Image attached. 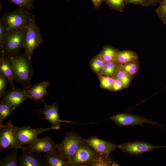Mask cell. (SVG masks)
<instances>
[{
	"label": "cell",
	"instance_id": "7402d4cb",
	"mask_svg": "<svg viewBox=\"0 0 166 166\" xmlns=\"http://www.w3.org/2000/svg\"><path fill=\"white\" fill-rule=\"evenodd\" d=\"M15 109L7 104L0 102V127L3 125V122L14 112Z\"/></svg>",
	"mask_w": 166,
	"mask_h": 166
},
{
	"label": "cell",
	"instance_id": "7a4b0ae2",
	"mask_svg": "<svg viewBox=\"0 0 166 166\" xmlns=\"http://www.w3.org/2000/svg\"><path fill=\"white\" fill-rule=\"evenodd\" d=\"M27 28L16 29L6 31L3 43L0 47V53L7 56L20 52L24 48Z\"/></svg>",
	"mask_w": 166,
	"mask_h": 166
},
{
	"label": "cell",
	"instance_id": "6da1fadb",
	"mask_svg": "<svg viewBox=\"0 0 166 166\" xmlns=\"http://www.w3.org/2000/svg\"><path fill=\"white\" fill-rule=\"evenodd\" d=\"M6 56L12 69L14 80L22 85L24 89L30 87L33 74L31 60L27 57L25 53L19 52Z\"/></svg>",
	"mask_w": 166,
	"mask_h": 166
},
{
	"label": "cell",
	"instance_id": "d590c367",
	"mask_svg": "<svg viewBox=\"0 0 166 166\" xmlns=\"http://www.w3.org/2000/svg\"><path fill=\"white\" fill-rule=\"evenodd\" d=\"M95 8H98L105 0H91Z\"/></svg>",
	"mask_w": 166,
	"mask_h": 166
},
{
	"label": "cell",
	"instance_id": "9a60e30c",
	"mask_svg": "<svg viewBox=\"0 0 166 166\" xmlns=\"http://www.w3.org/2000/svg\"><path fill=\"white\" fill-rule=\"evenodd\" d=\"M85 141L96 152L107 155H109L116 148L115 144L95 136H91Z\"/></svg>",
	"mask_w": 166,
	"mask_h": 166
},
{
	"label": "cell",
	"instance_id": "277c9868",
	"mask_svg": "<svg viewBox=\"0 0 166 166\" xmlns=\"http://www.w3.org/2000/svg\"><path fill=\"white\" fill-rule=\"evenodd\" d=\"M85 140L78 133L70 131L66 133L62 141L57 144L58 153L69 164V165L71 160L80 144Z\"/></svg>",
	"mask_w": 166,
	"mask_h": 166
},
{
	"label": "cell",
	"instance_id": "8d00e7d4",
	"mask_svg": "<svg viewBox=\"0 0 166 166\" xmlns=\"http://www.w3.org/2000/svg\"><path fill=\"white\" fill-rule=\"evenodd\" d=\"M161 0H148L149 6L156 5L159 3Z\"/></svg>",
	"mask_w": 166,
	"mask_h": 166
},
{
	"label": "cell",
	"instance_id": "83f0119b",
	"mask_svg": "<svg viewBox=\"0 0 166 166\" xmlns=\"http://www.w3.org/2000/svg\"><path fill=\"white\" fill-rule=\"evenodd\" d=\"M118 65L132 77L137 73L139 69L137 61Z\"/></svg>",
	"mask_w": 166,
	"mask_h": 166
},
{
	"label": "cell",
	"instance_id": "f1b7e54d",
	"mask_svg": "<svg viewBox=\"0 0 166 166\" xmlns=\"http://www.w3.org/2000/svg\"><path fill=\"white\" fill-rule=\"evenodd\" d=\"M159 6L156 8L155 12L163 24H166V0H161Z\"/></svg>",
	"mask_w": 166,
	"mask_h": 166
},
{
	"label": "cell",
	"instance_id": "ba28073f",
	"mask_svg": "<svg viewBox=\"0 0 166 166\" xmlns=\"http://www.w3.org/2000/svg\"><path fill=\"white\" fill-rule=\"evenodd\" d=\"M109 119L119 126L141 125L146 123L156 125L159 127H162V125L152 119L139 115L127 113H117L110 117Z\"/></svg>",
	"mask_w": 166,
	"mask_h": 166
},
{
	"label": "cell",
	"instance_id": "9c48e42d",
	"mask_svg": "<svg viewBox=\"0 0 166 166\" xmlns=\"http://www.w3.org/2000/svg\"><path fill=\"white\" fill-rule=\"evenodd\" d=\"M166 148V145L156 146L145 141L138 140L126 142L116 145V148L122 152L133 156H138L156 148Z\"/></svg>",
	"mask_w": 166,
	"mask_h": 166
},
{
	"label": "cell",
	"instance_id": "836d02e7",
	"mask_svg": "<svg viewBox=\"0 0 166 166\" xmlns=\"http://www.w3.org/2000/svg\"><path fill=\"white\" fill-rule=\"evenodd\" d=\"M128 4H134L144 7L149 6L148 0H127Z\"/></svg>",
	"mask_w": 166,
	"mask_h": 166
},
{
	"label": "cell",
	"instance_id": "52a82bcc",
	"mask_svg": "<svg viewBox=\"0 0 166 166\" xmlns=\"http://www.w3.org/2000/svg\"><path fill=\"white\" fill-rule=\"evenodd\" d=\"M97 153L85 139L80 144L77 151L72 157L70 166H90Z\"/></svg>",
	"mask_w": 166,
	"mask_h": 166
},
{
	"label": "cell",
	"instance_id": "4fadbf2b",
	"mask_svg": "<svg viewBox=\"0 0 166 166\" xmlns=\"http://www.w3.org/2000/svg\"><path fill=\"white\" fill-rule=\"evenodd\" d=\"M27 99L26 90L14 87L7 91L0 102L7 104L16 109L21 106Z\"/></svg>",
	"mask_w": 166,
	"mask_h": 166
},
{
	"label": "cell",
	"instance_id": "ac0fdd59",
	"mask_svg": "<svg viewBox=\"0 0 166 166\" xmlns=\"http://www.w3.org/2000/svg\"><path fill=\"white\" fill-rule=\"evenodd\" d=\"M0 73L8 78L11 88L14 87L13 84L14 76L11 66L6 56L1 53L0 56Z\"/></svg>",
	"mask_w": 166,
	"mask_h": 166
},
{
	"label": "cell",
	"instance_id": "44dd1931",
	"mask_svg": "<svg viewBox=\"0 0 166 166\" xmlns=\"http://www.w3.org/2000/svg\"><path fill=\"white\" fill-rule=\"evenodd\" d=\"M114 161L109 155L97 152L90 166H113Z\"/></svg>",
	"mask_w": 166,
	"mask_h": 166
},
{
	"label": "cell",
	"instance_id": "4dcf8cb0",
	"mask_svg": "<svg viewBox=\"0 0 166 166\" xmlns=\"http://www.w3.org/2000/svg\"><path fill=\"white\" fill-rule=\"evenodd\" d=\"M101 87L103 89L111 90L114 78L109 76H99Z\"/></svg>",
	"mask_w": 166,
	"mask_h": 166
},
{
	"label": "cell",
	"instance_id": "1f68e13d",
	"mask_svg": "<svg viewBox=\"0 0 166 166\" xmlns=\"http://www.w3.org/2000/svg\"><path fill=\"white\" fill-rule=\"evenodd\" d=\"M10 82L8 78L0 73V98H2L5 95L7 91L6 86Z\"/></svg>",
	"mask_w": 166,
	"mask_h": 166
},
{
	"label": "cell",
	"instance_id": "f546056e",
	"mask_svg": "<svg viewBox=\"0 0 166 166\" xmlns=\"http://www.w3.org/2000/svg\"><path fill=\"white\" fill-rule=\"evenodd\" d=\"M8 2L16 4L19 8L30 11L34 8L33 3L35 0H6Z\"/></svg>",
	"mask_w": 166,
	"mask_h": 166
},
{
	"label": "cell",
	"instance_id": "d6a6232c",
	"mask_svg": "<svg viewBox=\"0 0 166 166\" xmlns=\"http://www.w3.org/2000/svg\"><path fill=\"white\" fill-rule=\"evenodd\" d=\"M6 30L4 25L0 20V47L2 45L6 34Z\"/></svg>",
	"mask_w": 166,
	"mask_h": 166
},
{
	"label": "cell",
	"instance_id": "7c38bea8",
	"mask_svg": "<svg viewBox=\"0 0 166 166\" xmlns=\"http://www.w3.org/2000/svg\"><path fill=\"white\" fill-rule=\"evenodd\" d=\"M27 148L38 153H56L57 144L54 142L49 136L42 138H36L27 144Z\"/></svg>",
	"mask_w": 166,
	"mask_h": 166
},
{
	"label": "cell",
	"instance_id": "3957f363",
	"mask_svg": "<svg viewBox=\"0 0 166 166\" xmlns=\"http://www.w3.org/2000/svg\"><path fill=\"white\" fill-rule=\"evenodd\" d=\"M31 16L30 11L18 8L12 12L5 13L0 20L3 22L6 31H7L12 30L27 28Z\"/></svg>",
	"mask_w": 166,
	"mask_h": 166
},
{
	"label": "cell",
	"instance_id": "5bb4252c",
	"mask_svg": "<svg viewBox=\"0 0 166 166\" xmlns=\"http://www.w3.org/2000/svg\"><path fill=\"white\" fill-rule=\"evenodd\" d=\"M58 105L56 102H54L51 105L45 104L44 110H35L38 113L43 114L45 118H43L48 121L51 124V127L55 129L60 128L61 122H68L61 120L59 113Z\"/></svg>",
	"mask_w": 166,
	"mask_h": 166
},
{
	"label": "cell",
	"instance_id": "2e32d148",
	"mask_svg": "<svg viewBox=\"0 0 166 166\" xmlns=\"http://www.w3.org/2000/svg\"><path fill=\"white\" fill-rule=\"evenodd\" d=\"M50 85V83L48 81H45L36 84L29 89L26 90L28 99H33L37 103L41 100L46 104L43 99L45 95L49 94L47 88Z\"/></svg>",
	"mask_w": 166,
	"mask_h": 166
},
{
	"label": "cell",
	"instance_id": "30bf717a",
	"mask_svg": "<svg viewBox=\"0 0 166 166\" xmlns=\"http://www.w3.org/2000/svg\"><path fill=\"white\" fill-rule=\"evenodd\" d=\"M50 130L55 129L52 127L45 128H34L27 126L17 127L16 136L18 143L20 146L22 147L38 137L40 133Z\"/></svg>",
	"mask_w": 166,
	"mask_h": 166
},
{
	"label": "cell",
	"instance_id": "cb8c5ba5",
	"mask_svg": "<svg viewBox=\"0 0 166 166\" xmlns=\"http://www.w3.org/2000/svg\"><path fill=\"white\" fill-rule=\"evenodd\" d=\"M118 66V65L115 61L105 62L100 75L113 77Z\"/></svg>",
	"mask_w": 166,
	"mask_h": 166
},
{
	"label": "cell",
	"instance_id": "e575fe53",
	"mask_svg": "<svg viewBox=\"0 0 166 166\" xmlns=\"http://www.w3.org/2000/svg\"><path fill=\"white\" fill-rule=\"evenodd\" d=\"M124 88L121 82L118 79L114 78V80L113 84L112 90L117 91L122 89Z\"/></svg>",
	"mask_w": 166,
	"mask_h": 166
},
{
	"label": "cell",
	"instance_id": "8fae6325",
	"mask_svg": "<svg viewBox=\"0 0 166 166\" xmlns=\"http://www.w3.org/2000/svg\"><path fill=\"white\" fill-rule=\"evenodd\" d=\"M22 150L21 154L18 156V166H45L44 158L40 153L29 149L26 145Z\"/></svg>",
	"mask_w": 166,
	"mask_h": 166
},
{
	"label": "cell",
	"instance_id": "d4e9b609",
	"mask_svg": "<svg viewBox=\"0 0 166 166\" xmlns=\"http://www.w3.org/2000/svg\"><path fill=\"white\" fill-rule=\"evenodd\" d=\"M113 77L119 80L124 88L127 87L128 86L132 78L118 65L116 73Z\"/></svg>",
	"mask_w": 166,
	"mask_h": 166
},
{
	"label": "cell",
	"instance_id": "4316f807",
	"mask_svg": "<svg viewBox=\"0 0 166 166\" xmlns=\"http://www.w3.org/2000/svg\"><path fill=\"white\" fill-rule=\"evenodd\" d=\"M105 63L98 54L94 57L91 61V68L98 76L101 74Z\"/></svg>",
	"mask_w": 166,
	"mask_h": 166
},
{
	"label": "cell",
	"instance_id": "e0dca14e",
	"mask_svg": "<svg viewBox=\"0 0 166 166\" xmlns=\"http://www.w3.org/2000/svg\"><path fill=\"white\" fill-rule=\"evenodd\" d=\"M43 157L45 166H70L69 164L58 152L45 153Z\"/></svg>",
	"mask_w": 166,
	"mask_h": 166
},
{
	"label": "cell",
	"instance_id": "ffe728a7",
	"mask_svg": "<svg viewBox=\"0 0 166 166\" xmlns=\"http://www.w3.org/2000/svg\"><path fill=\"white\" fill-rule=\"evenodd\" d=\"M119 51L113 47L107 45L105 46L98 54L105 62L115 61Z\"/></svg>",
	"mask_w": 166,
	"mask_h": 166
},
{
	"label": "cell",
	"instance_id": "d6986e66",
	"mask_svg": "<svg viewBox=\"0 0 166 166\" xmlns=\"http://www.w3.org/2000/svg\"><path fill=\"white\" fill-rule=\"evenodd\" d=\"M137 54L131 50H124L118 53L115 61L118 64H122L129 62L137 61Z\"/></svg>",
	"mask_w": 166,
	"mask_h": 166
},
{
	"label": "cell",
	"instance_id": "603a6c76",
	"mask_svg": "<svg viewBox=\"0 0 166 166\" xmlns=\"http://www.w3.org/2000/svg\"><path fill=\"white\" fill-rule=\"evenodd\" d=\"M17 150H15L6 155L0 159V166H18L17 154Z\"/></svg>",
	"mask_w": 166,
	"mask_h": 166
},
{
	"label": "cell",
	"instance_id": "484cf974",
	"mask_svg": "<svg viewBox=\"0 0 166 166\" xmlns=\"http://www.w3.org/2000/svg\"><path fill=\"white\" fill-rule=\"evenodd\" d=\"M106 4L111 9L122 12L128 4L127 0H105Z\"/></svg>",
	"mask_w": 166,
	"mask_h": 166
},
{
	"label": "cell",
	"instance_id": "8992f818",
	"mask_svg": "<svg viewBox=\"0 0 166 166\" xmlns=\"http://www.w3.org/2000/svg\"><path fill=\"white\" fill-rule=\"evenodd\" d=\"M16 127L10 120L0 127V151L3 150L13 152L22 147L18 144L16 136Z\"/></svg>",
	"mask_w": 166,
	"mask_h": 166
},
{
	"label": "cell",
	"instance_id": "5b68a950",
	"mask_svg": "<svg viewBox=\"0 0 166 166\" xmlns=\"http://www.w3.org/2000/svg\"><path fill=\"white\" fill-rule=\"evenodd\" d=\"M43 42L40 30L36 24L34 17L32 15L27 28L24 44L25 54L30 60H31L32 54L35 50Z\"/></svg>",
	"mask_w": 166,
	"mask_h": 166
}]
</instances>
